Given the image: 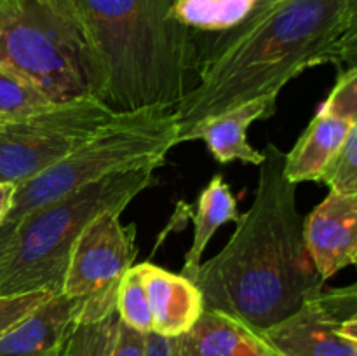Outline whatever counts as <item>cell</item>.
<instances>
[{"mask_svg": "<svg viewBox=\"0 0 357 356\" xmlns=\"http://www.w3.org/2000/svg\"><path fill=\"white\" fill-rule=\"evenodd\" d=\"M357 124V66L338 77L330 96L317 110L291 150L284 154V175L291 184L319 181L324 168Z\"/></svg>", "mask_w": 357, "mask_h": 356, "instance_id": "obj_10", "label": "cell"}, {"mask_svg": "<svg viewBox=\"0 0 357 356\" xmlns=\"http://www.w3.org/2000/svg\"><path fill=\"white\" fill-rule=\"evenodd\" d=\"M117 313L100 321L75 325L65 344L68 356H108L112 341H114L115 327H117Z\"/></svg>", "mask_w": 357, "mask_h": 356, "instance_id": "obj_20", "label": "cell"}, {"mask_svg": "<svg viewBox=\"0 0 357 356\" xmlns=\"http://www.w3.org/2000/svg\"><path fill=\"white\" fill-rule=\"evenodd\" d=\"M271 356H275V355H272V353H271Z\"/></svg>", "mask_w": 357, "mask_h": 356, "instance_id": "obj_29", "label": "cell"}, {"mask_svg": "<svg viewBox=\"0 0 357 356\" xmlns=\"http://www.w3.org/2000/svg\"><path fill=\"white\" fill-rule=\"evenodd\" d=\"M115 313L119 321L129 328H135L142 334H152V314L138 264L132 265L119 283Z\"/></svg>", "mask_w": 357, "mask_h": 356, "instance_id": "obj_19", "label": "cell"}, {"mask_svg": "<svg viewBox=\"0 0 357 356\" xmlns=\"http://www.w3.org/2000/svg\"><path fill=\"white\" fill-rule=\"evenodd\" d=\"M13 195H14V185L0 181V227H2V223L6 222V216L7 213H9L10 205H13Z\"/></svg>", "mask_w": 357, "mask_h": 356, "instance_id": "obj_25", "label": "cell"}, {"mask_svg": "<svg viewBox=\"0 0 357 356\" xmlns=\"http://www.w3.org/2000/svg\"><path fill=\"white\" fill-rule=\"evenodd\" d=\"M14 225L13 223H2L0 227V258L3 257V253L7 251V246H9V241L13 237Z\"/></svg>", "mask_w": 357, "mask_h": 356, "instance_id": "obj_26", "label": "cell"}, {"mask_svg": "<svg viewBox=\"0 0 357 356\" xmlns=\"http://www.w3.org/2000/svg\"><path fill=\"white\" fill-rule=\"evenodd\" d=\"M180 124L173 108L119 112L86 143L42 173L14 187L3 223L16 225L33 209L80 187L126 171L159 170L178 142Z\"/></svg>", "mask_w": 357, "mask_h": 356, "instance_id": "obj_6", "label": "cell"}, {"mask_svg": "<svg viewBox=\"0 0 357 356\" xmlns=\"http://www.w3.org/2000/svg\"><path fill=\"white\" fill-rule=\"evenodd\" d=\"M153 175L155 168L112 175L28 213L0 258V295L61 292L70 250L84 227L105 212H124Z\"/></svg>", "mask_w": 357, "mask_h": 356, "instance_id": "obj_5", "label": "cell"}, {"mask_svg": "<svg viewBox=\"0 0 357 356\" xmlns=\"http://www.w3.org/2000/svg\"><path fill=\"white\" fill-rule=\"evenodd\" d=\"M145 356H171L169 339L160 337L157 334L146 335Z\"/></svg>", "mask_w": 357, "mask_h": 356, "instance_id": "obj_24", "label": "cell"}, {"mask_svg": "<svg viewBox=\"0 0 357 356\" xmlns=\"http://www.w3.org/2000/svg\"><path fill=\"white\" fill-rule=\"evenodd\" d=\"M169 348L171 356H271L255 332L206 309L190 330L169 339Z\"/></svg>", "mask_w": 357, "mask_h": 356, "instance_id": "obj_15", "label": "cell"}, {"mask_svg": "<svg viewBox=\"0 0 357 356\" xmlns=\"http://www.w3.org/2000/svg\"><path fill=\"white\" fill-rule=\"evenodd\" d=\"M56 105L31 80L0 65V122H13Z\"/></svg>", "mask_w": 357, "mask_h": 356, "instance_id": "obj_18", "label": "cell"}, {"mask_svg": "<svg viewBox=\"0 0 357 356\" xmlns=\"http://www.w3.org/2000/svg\"><path fill=\"white\" fill-rule=\"evenodd\" d=\"M0 65L51 101H103V72L73 0H0Z\"/></svg>", "mask_w": 357, "mask_h": 356, "instance_id": "obj_4", "label": "cell"}, {"mask_svg": "<svg viewBox=\"0 0 357 356\" xmlns=\"http://www.w3.org/2000/svg\"><path fill=\"white\" fill-rule=\"evenodd\" d=\"M3 124H7V122H0V128H2V126H3Z\"/></svg>", "mask_w": 357, "mask_h": 356, "instance_id": "obj_28", "label": "cell"}, {"mask_svg": "<svg viewBox=\"0 0 357 356\" xmlns=\"http://www.w3.org/2000/svg\"><path fill=\"white\" fill-rule=\"evenodd\" d=\"M319 181L333 192L357 194V124L326 164Z\"/></svg>", "mask_w": 357, "mask_h": 356, "instance_id": "obj_21", "label": "cell"}, {"mask_svg": "<svg viewBox=\"0 0 357 356\" xmlns=\"http://www.w3.org/2000/svg\"><path fill=\"white\" fill-rule=\"evenodd\" d=\"M257 335L275 356H357L356 286L323 288Z\"/></svg>", "mask_w": 357, "mask_h": 356, "instance_id": "obj_9", "label": "cell"}, {"mask_svg": "<svg viewBox=\"0 0 357 356\" xmlns=\"http://www.w3.org/2000/svg\"><path fill=\"white\" fill-rule=\"evenodd\" d=\"M103 72V101L117 112L174 108L197 84L194 34L174 0H73Z\"/></svg>", "mask_w": 357, "mask_h": 356, "instance_id": "obj_3", "label": "cell"}, {"mask_svg": "<svg viewBox=\"0 0 357 356\" xmlns=\"http://www.w3.org/2000/svg\"><path fill=\"white\" fill-rule=\"evenodd\" d=\"M119 115L96 98L56 103L0 128V181L14 187L79 149Z\"/></svg>", "mask_w": 357, "mask_h": 356, "instance_id": "obj_7", "label": "cell"}, {"mask_svg": "<svg viewBox=\"0 0 357 356\" xmlns=\"http://www.w3.org/2000/svg\"><path fill=\"white\" fill-rule=\"evenodd\" d=\"M239 209L229 184L222 175H215L202 188L197 199V212L194 215V239L185 255L181 274L194 281L195 272L202 264V255L216 230L227 222H237Z\"/></svg>", "mask_w": 357, "mask_h": 356, "instance_id": "obj_17", "label": "cell"}, {"mask_svg": "<svg viewBox=\"0 0 357 356\" xmlns=\"http://www.w3.org/2000/svg\"><path fill=\"white\" fill-rule=\"evenodd\" d=\"M143 285L152 314V334L173 339L190 330L204 313L201 290L187 276L142 262Z\"/></svg>", "mask_w": 357, "mask_h": 356, "instance_id": "obj_14", "label": "cell"}, {"mask_svg": "<svg viewBox=\"0 0 357 356\" xmlns=\"http://www.w3.org/2000/svg\"><path fill=\"white\" fill-rule=\"evenodd\" d=\"M77 320L79 302L56 293L0 337V356H61Z\"/></svg>", "mask_w": 357, "mask_h": 356, "instance_id": "obj_13", "label": "cell"}, {"mask_svg": "<svg viewBox=\"0 0 357 356\" xmlns=\"http://www.w3.org/2000/svg\"><path fill=\"white\" fill-rule=\"evenodd\" d=\"M272 0H174L173 17L194 34L199 54L237 30Z\"/></svg>", "mask_w": 357, "mask_h": 356, "instance_id": "obj_16", "label": "cell"}, {"mask_svg": "<svg viewBox=\"0 0 357 356\" xmlns=\"http://www.w3.org/2000/svg\"><path fill=\"white\" fill-rule=\"evenodd\" d=\"M264 156L250 209L239 215L223 250L194 276L206 311L225 314L255 334L288 318L326 285L305 246L284 152L267 143Z\"/></svg>", "mask_w": 357, "mask_h": 356, "instance_id": "obj_2", "label": "cell"}, {"mask_svg": "<svg viewBox=\"0 0 357 356\" xmlns=\"http://www.w3.org/2000/svg\"><path fill=\"white\" fill-rule=\"evenodd\" d=\"M56 293L45 292H28V293H10V295H0V337L7 330L20 323L28 316L31 311L37 309L40 304L51 299Z\"/></svg>", "mask_w": 357, "mask_h": 356, "instance_id": "obj_22", "label": "cell"}, {"mask_svg": "<svg viewBox=\"0 0 357 356\" xmlns=\"http://www.w3.org/2000/svg\"><path fill=\"white\" fill-rule=\"evenodd\" d=\"M146 335L117 321L108 356H145Z\"/></svg>", "mask_w": 357, "mask_h": 356, "instance_id": "obj_23", "label": "cell"}, {"mask_svg": "<svg viewBox=\"0 0 357 356\" xmlns=\"http://www.w3.org/2000/svg\"><path fill=\"white\" fill-rule=\"evenodd\" d=\"M61 356H68V355H66V351H65V349H63V353H61Z\"/></svg>", "mask_w": 357, "mask_h": 356, "instance_id": "obj_27", "label": "cell"}, {"mask_svg": "<svg viewBox=\"0 0 357 356\" xmlns=\"http://www.w3.org/2000/svg\"><path fill=\"white\" fill-rule=\"evenodd\" d=\"M136 255V225H124L119 212L101 213L84 227L70 250L59 292L79 302L77 325L115 314L119 283Z\"/></svg>", "mask_w": 357, "mask_h": 356, "instance_id": "obj_8", "label": "cell"}, {"mask_svg": "<svg viewBox=\"0 0 357 356\" xmlns=\"http://www.w3.org/2000/svg\"><path fill=\"white\" fill-rule=\"evenodd\" d=\"M357 0H272L204 51L194 89L173 108L178 142L194 126L275 94L314 66H356Z\"/></svg>", "mask_w": 357, "mask_h": 356, "instance_id": "obj_1", "label": "cell"}, {"mask_svg": "<svg viewBox=\"0 0 357 356\" xmlns=\"http://www.w3.org/2000/svg\"><path fill=\"white\" fill-rule=\"evenodd\" d=\"M303 239L324 283L357 262V194L330 191L303 218Z\"/></svg>", "mask_w": 357, "mask_h": 356, "instance_id": "obj_11", "label": "cell"}, {"mask_svg": "<svg viewBox=\"0 0 357 356\" xmlns=\"http://www.w3.org/2000/svg\"><path fill=\"white\" fill-rule=\"evenodd\" d=\"M275 107H278L275 94L246 101L239 107L199 122L181 138V143L202 140L218 163L229 164L232 161H243L260 166L265 157L264 150H257L248 142V129L253 122L275 114Z\"/></svg>", "mask_w": 357, "mask_h": 356, "instance_id": "obj_12", "label": "cell"}]
</instances>
